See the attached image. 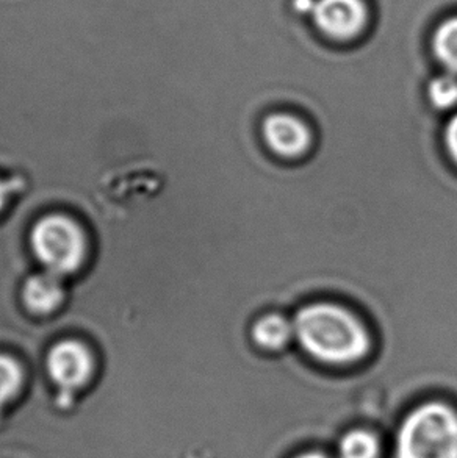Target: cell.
I'll return each instance as SVG.
<instances>
[{
  "mask_svg": "<svg viewBox=\"0 0 457 458\" xmlns=\"http://www.w3.org/2000/svg\"><path fill=\"white\" fill-rule=\"evenodd\" d=\"M30 244L46 271L60 277L77 271L85 257L81 227L62 215L39 219L31 230Z\"/></svg>",
  "mask_w": 457,
  "mask_h": 458,
  "instance_id": "obj_3",
  "label": "cell"
},
{
  "mask_svg": "<svg viewBox=\"0 0 457 458\" xmlns=\"http://www.w3.org/2000/svg\"><path fill=\"white\" fill-rule=\"evenodd\" d=\"M249 334L255 346L262 351L279 352L289 346L290 341L295 338V326H293V319L289 316L279 311H272V313L260 315L254 321Z\"/></svg>",
  "mask_w": 457,
  "mask_h": 458,
  "instance_id": "obj_7",
  "label": "cell"
},
{
  "mask_svg": "<svg viewBox=\"0 0 457 458\" xmlns=\"http://www.w3.org/2000/svg\"><path fill=\"white\" fill-rule=\"evenodd\" d=\"M396 458H457V413L442 403L409 413L396 435Z\"/></svg>",
  "mask_w": 457,
  "mask_h": 458,
  "instance_id": "obj_2",
  "label": "cell"
},
{
  "mask_svg": "<svg viewBox=\"0 0 457 458\" xmlns=\"http://www.w3.org/2000/svg\"><path fill=\"white\" fill-rule=\"evenodd\" d=\"M379 441L366 430H351L339 443V458H377Z\"/></svg>",
  "mask_w": 457,
  "mask_h": 458,
  "instance_id": "obj_10",
  "label": "cell"
},
{
  "mask_svg": "<svg viewBox=\"0 0 457 458\" xmlns=\"http://www.w3.org/2000/svg\"><path fill=\"white\" fill-rule=\"evenodd\" d=\"M312 14L318 29L335 39L356 37L366 22L362 0H316Z\"/></svg>",
  "mask_w": 457,
  "mask_h": 458,
  "instance_id": "obj_6",
  "label": "cell"
},
{
  "mask_svg": "<svg viewBox=\"0 0 457 458\" xmlns=\"http://www.w3.org/2000/svg\"><path fill=\"white\" fill-rule=\"evenodd\" d=\"M434 55L452 74H457V18L440 25L433 39Z\"/></svg>",
  "mask_w": 457,
  "mask_h": 458,
  "instance_id": "obj_9",
  "label": "cell"
},
{
  "mask_svg": "<svg viewBox=\"0 0 457 458\" xmlns=\"http://www.w3.org/2000/svg\"><path fill=\"white\" fill-rule=\"evenodd\" d=\"M22 372L14 360L0 355V409L18 394Z\"/></svg>",
  "mask_w": 457,
  "mask_h": 458,
  "instance_id": "obj_12",
  "label": "cell"
},
{
  "mask_svg": "<svg viewBox=\"0 0 457 458\" xmlns=\"http://www.w3.org/2000/svg\"><path fill=\"white\" fill-rule=\"evenodd\" d=\"M297 458H328L326 455H323V454L318 453H309V454H303V455H299V457Z\"/></svg>",
  "mask_w": 457,
  "mask_h": 458,
  "instance_id": "obj_16",
  "label": "cell"
},
{
  "mask_svg": "<svg viewBox=\"0 0 457 458\" xmlns=\"http://www.w3.org/2000/svg\"><path fill=\"white\" fill-rule=\"evenodd\" d=\"M260 133L270 152L287 160L307 154L314 143L309 125L293 113L266 114Z\"/></svg>",
  "mask_w": 457,
  "mask_h": 458,
  "instance_id": "obj_4",
  "label": "cell"
},
{
  "mask_svg": "<svg viewBox=\"0 0 457 458\" xmlns=\"http://www.w3.org/2000/svg\"><path fill=\"white\" fill-rule=\"evenodd\" d=\"M6 198H8V186L0 180V211L5 207Z\"/></svg>",
  "mask_w": 457,
  "mask_h": 458,
  "instance_id": "obj_14",
  "label": "cell"
},
{
  "mask_svg": "<svg viewBox=\"0 0 457 458\" xmlns=\"http://www.w3.org/2000/svg\"><path fill=\"white\" fill-rule=\"evenodd\" d=\"M62 277L56 274L44 271L27 279L22 292L27 309L37 315H47L60 305L63 301Z\"/></svg>",
  "mask_w": 457,
  "mask_h": 458,
  "instance_id": "obj_8",
  "label": "cell"
},
{
  "mask_svg": "<svg viewBox=\"0 0 457 458\" xmlns=\"http://www.w3.org/2000/svg\"><path fill=\"white\" fill-rule=\"evenodd\" d=\"M427 102L439 112H446L457 106V77L454 74H444L434 77L427 83Z\"/></svg>",
  "mask_w": 457,
  "mask_h": 458,
  "instance_id": "obj_11",
  "label": "cell"
},
{
  "mask_svg": "<svg viewBox=\"0 0 457 458\" xmlns=\"http://www.w3.org/2000/svg\"><path fill=\"white\" fill-rule=\"evenodd\" d=\"M293 326L304 352L323 365H354L370 352L368 327L339 302L314 301L301 305L293 316Z\"/></svg>",
  "mask_w": 457,
  "mask_h": 458,
  "instance_id": "obj_1",
  "label": "cell"
},
{
  "mask_svg": "<svg viewBox=\"0 0 457 458\" xmlns=\"http://www.w3.org/2000/svg\"><path fill=\"white\" fill-rule=\"evenodd\" d=\"M47 371L52 382L63 391L77 390L87 384L93 372V359L87 347L77 341H62L47 357Z\"/></svg>",
  "mask_w": 457,
  "mask_h": 458,
  "instance_id": "obj_5",
  "label": "cell"
},
{
  "mask_svg": "<svg viewBox=\"0 0 457 458\" xmlns=\"http://www.w3.org/2000/svg\"><path fill=\"white\" fill-rule=\"evenodd\" d=\"M295 5H297V10H301V12H306L307 8H310V10H314V5H315V2H310V0H297V2H295Z\"/></svg>",
  "mask_w": 457,
  "mask_h": 458,
  "instance_id": "obj_15",
  "label": "cell"
},
{
  "mask_svg": "<svg viewBox=\"0 0 457 458\" xmlns=\"http://www.w3.org/2000/svg\"><path fill=\"white\" fill-rule=\"evenodd\" d=\"M444 146H445L446 154L450 155L457 166V114L448 119L445 127H444Z\"/></svg>",
  "mask_w": 457,
  "mask_h": 458,
  "instance_id": "obj_13",
  "label": "cell"
}]
</instances>
